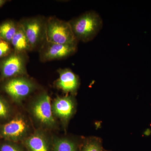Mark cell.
Instances as JSON below:
<instances>
[{
    "instance_id": "ffe728a7",
    "label": "cell",
    "mask_w": 151,
    "mask_h": 151,
    "mask_svg": "<svg viewBox=\"0 0 151 151\" xmlns=\"http://www.w3.org/2000/svg\"><path fill=\"white\" fill-rule=\"evenodd\" d=\"M1 40V37H0V41H1V40Z\"/></svg>"
},
{
    "instance_id": "2e32d148",
    "label": "cell",
    "mask_w": 151,
    "mask_h": 151,
    "mask_svg": "<svg viewBox=\"0 0 151 151\" xmlns=\"http://www.w3.org/2000/svg\"><path fill=\"white\" fill-rule=\"evenodd\" d=\"M10 113L8 105L0 97V119H6Z\"/></svg>"
},
{
    "instance_id": "8fae6325",
    "label": "cell",
    "mask_w": 151,
    "mask_h": 151,
    "mask_svg": "<svg viewBox=\"0 0 151 151\" xmlns=\"http://www.w3.org/2000/svg\"><path fill=\"white\" fill-rule=\"evenodd\" d=\"M24 144L29 151H50L47 137L42 132L39 131L26 138Z\"/></svg>"
},
{
    "instance_id": "ac0fdd59",
    "label": "cell",
    "mask_w": 151,
    "mask_h": 151,
    "mask_svg": "<svg viewBox=\"0 0 151 151\" xmlns=\"http://www.w3.org/2000/svg\"><path fill=\"white\" fill-rule=\"evenodd\" d=\"M0 151H24L23 150L17 145L12 144H4L1 146Z\"/></svg>"
},
{
    "instance_id": "8992f818",
    "label": "cell",
    "mask_w": 151,
    "mask_h": 151,
    "mask_svg": "<svg viewBox=\"0 0 151 151\" xmlns=\"http://www.w3.org/2000/svg\"><path fill=\"white\" fill-rule=\"evenodd\" d=\"M28 131L29 126L26 120L23 117L19 116L3 125L1 133L4 138L17 142L24 138Z\"/></svg>"
},
{
    "instance_id": "6da1fadb",
    "label": "cell",
    "mask_w": 151,
    "mask_h": 151,
    "mask_svg": "<svg viewBox=\"0 0 151 151\" xmlns=\"http://www.w3.org/2000/svg\"><path fill=\"white\" fill-rule=\"evenodd\" d=\"M69 22L76 40L83 42L94 39L103 26L100 15L92 11L86 12Z\"/></svg>"
},
{
    "instance_id": "52a82bcc",
    "label": "cell",
    "mask_w": 151,
    "mask_h": 151,
    "mask_svg": "<svg viewBox=\"0 0 151 151\" xmlns=\"http://www.w3.org/2000/svg\"><path fill=\"white\" fill-rule=\"evenodd\" d=\"M20 53L11 55L1 63L0 67L3 77L9 78L26 73L25 58Z\"/></svg>"
},
{
    "instance_id": "4fadbf2b",
    "label": "cell",
    "mask_w": 151,
    "mask_h": 151,
    "mask_svg": "<svg viewBox=\"0 0 151 151\" xmlns=\"http://www.w3.org/2000/svg\"><path fill=\"white\" fill-rule=\"evenodd\" d=\"M53 151H79L77 144L68 138H58L54 140Z\"/></svg>"
},
{
    "instance_id": "9a60e30c",
    "label": "cell",
    "mask_w": 151,
    "mask_h": 151,
    "mask_svg": "<svg viewBox=\"0 0 151 151\" xmlns=\"http://www.w3.org/2000/svg\"><path fill=\"white\" fill-rule=\"evenodd\" d=\"M79 151H104V150L101 140L96 137H91L84 141Z\"/></svg>"
},
{
    "instance_id": "d6986e66",
    "label": "cell",
    "mask_w": 151,
    "mask_h": 151,
    "mask_svg": "<svg viewBox=\"0 0 151 151\" xmlns=\"http://www.w3.org/2000/svg\"><path fill=\"white\" fill-rule=\"evenodd\" d=\"M5 2V1H2V0H0V7L3 4H4V3Z\"/></svg>"
},
{
    "instance_id": "7c38bea8",
    "label": "cell",
    "mask_w": 151,
    "mask_h": 151,
    "mask_svg": "<svg viewBox=\"0 0 151 151\" xmlns=\"http://www.w3.org/2000/svg\"><path fill=\"white\" fill-rule=\"evenodd\" d=\"M11 42L17 52H23L31 49L28 40L21 24L18 25L17 32L13 37Z\"/></svg>"
},
{
    "instance_id": "e0dca14e",
    "label": "cell",
    "mask_w": 151,
    "mask_h": 151,
    "mask_svg": "<svg viewBox=\"0 0 151 151\" xmlns=\"http://www.w3.org/2000/svg\"><path fill=\"white\" fill-rule=\"evenodd\" d=\"M10 50V47L9 42L1 40L0 41V58L6 55Z\"/></svg>"
},
{
    "instance_id": "5b68a950",
    "label": "cell",
    "mask_w": 151,
    "mask_h": 151,
    "mask_svg": "<svg viewBox=\"0 0 151 151\" xmlns=\"http://www.w3.org/2000/svg\"><path fill=\"white\" fill-rule=\"evenodd\" d=\"M31 48L37 46L45 37V23L40 18L27 19L21 24Z\"/></svg>"
},
{
    "instance_id": "3957f363",
    "label": "cell",
    "mask_w": 151,
    "mask_h": 151,
    "mask_svg": "<svg viewBox=\"0 0 151 151\" xmlns=\"http://www.w3.org/2000/svg\"><path fill=\"white\" fill-rule=\"evenodd\" d=\"M34 117L42 124L48 128H52L55 124L52 111L51 100L47 93H43L37 97L31 107Z\"/></svg>"
},
{
    "instance_id": "277c9868",
    "label": "cell",
    "mask_w": 151,
    "mask_h": 151,
    "mask_svg": "<svg viewBox=\"0 0 151 151\" xmlns=\"http://www.w3.org/2000/svg\"><path fill=\"white\" fill-rule=\"evenodd\" d=\"M35 89V85L28 78L16 77L9 80L4 86L6 92L15 101L20 103Z\"/></svg>"
},
{
    "instance_id": "5bb4252c",
    "label": "cell",
    "mask_w": 151,
    "mask_h": 151,
    "mask_svg": "<svg viewBox=\"0 0 151 151\" xmlns=\"http://www.w3.org/2000/svg\"><path fill=\"white\" fill-rule=\"evenodd\" d=\"M18 26L13 22L7 21L0 25V37L3 40L11 42L17 32Z\"/></svg>"
},
{
    "instance_id": "9c48e42d",
    "label": "cell",
    "mask_w": 151,
    "mask_h": 151,
    "mask_svg": "<svg viewBox=\"0 0 151 151\" xmlns=\"http://www.w3.org/2000/svg\"><path fill=\"white\" fill-rule=\"evenodd\" d=\"M52 108L54 116L66 124L74 113L75 101L70 96L58 97L55 99L52 104Z\"/></svg>"
},
{
    "instance_id": "30bf717a",
    "label": "cell",
    "mask_w": 151,
    "mask_h": 151,
    "mask_svg": "<svg viewBox=\"0 0 151 151\" xmlns=\"http://www.w3.org/2000/svg\"><path fill=\"white\" fill-rule=\"evenodd\" d=\"M59 78L57 80L56 86L63 92L75 93L79 85L78 76L68 68L58 70Z\"/></svg>"
},
{
    "instance_id": "ba28073f",
    "label": "cell",
    "mask_w": 151,
    "mask_h": 151,
    "mask_svg": "<svg viewBox=\"0 0 151 151\" xmlns=\"http://www.w3.org/2000/svg\"><path fill=\"white\" fill-rule=\"evenodd\" d=\"M77 46L52 43L46 41L42 48L41 58L43 61L66 58L74 54Z\"/></svg>"
},
{
    "instance_id": "7a4b0ae2",
    "label": "cell",
    "mask_w": 151,
    "mask_h": 151,
    "mask_svg": "<svg viewBox=\"0 0 151 151\" xmlns=\"http://www.w3.org/2000/svg\"><path fill=\"white\" fill-rule=\"evenodd\" d=\"M45 37L48 42L77 46L78 41L69 22L56 18H50L45 23Z\"/></svg>"
}]
</instances>
